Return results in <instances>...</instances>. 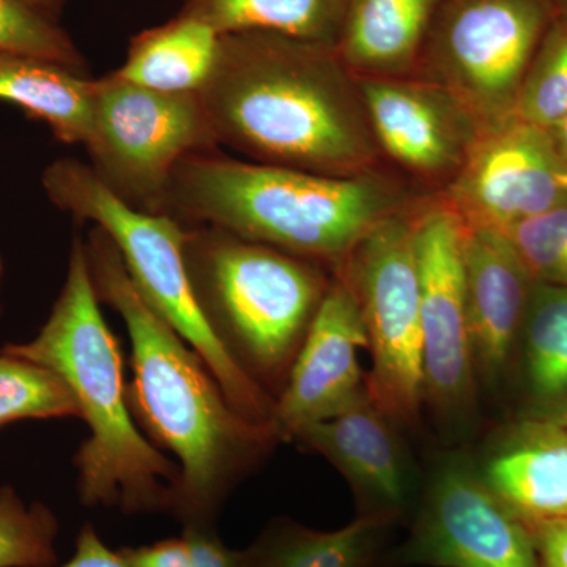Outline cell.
I'll return each mask as SVG.
<instances>
[{
	"label": "cell",
	"instance_id": "26",
	"mask_svg": "<svg viewBox=\"0 0 567 567\" xmlns=\"http://www.w3.org/2000/svg\"><path fill=\"white\" fill-rule=\"evenodd\" d=\"M58 533L50 507L25 505L13 487H0V567H54Z\"/></svg>",
	"mask_w": 567,
	"mask_h": 567
},
{
	"label": "cell",
	"instance_id": "30",
	"mask_svg": "<svg viewBox=\"0 0 567 567\" xmlns=\"http://www.w3.org/2000/svg\"><path fill=\"white\" fill-rule=\"evenodd\" d=\"M118 554L130 567H193L192 547L183 535L151 546L123 547Z\"/></svg>",
	"mask_w": 567,
	"mask_h": 567
},
{
	"label": "cell",
	"instance_id": "27",
	"mask_svg": "<svg viewBox=\"0 0 567 567\" xmlns=\"http://www.w3.org/2000/svg\"><path fill=\"white\" fill-rule=\"evenodd\" d=\"M0 54L47 59L87 73V63L69 33L25 0H0Z\"/></svg>",
	"mask_w": 567,
	"mask_h": 567
},
{
	"label": "cell",
	"instance_id": "17",
	"mask_svg": "<svg viewBox=\"0 0 567 567\" xmlns=\"http://www.w3.org/2000/svg\"><path fill=\"white\" fill-rule=\"evenodd\" d=\"M473 458L484 483L527 527L567 520V424L514 417Z\"/></svg>",
	"mask_w": 567,
	"mask_h": 567
},
{
	"label": "cell",
	"instance_id": "36",
	"mask_svg": "<svg viewBox=\"0 0 567 567\" xmlns=\"http://www.w3.org/2000/svg\"><path fill=\"white\" fill-rule=\"evenodd\" d=\"M558 183L565 192H567V167L561 169V173L558 174Z\"/></svg>",
	"mask_w": 567,
	"mask_h": 567
},
{
	"label": "cell",
	"instance_id": "13",
	"mask_svg": "<svg viewBox=\"0 0 567 567\" xmlns=\"http://www.w3.org/2000/svg\"><path fill=\"white\" fill-rule=\"evenodd\" d=\"M358 80L382 155L442 193L486 126L453 93L423 78Z\"/></svg>",
	"mask_w": 567,
	"mask_h": 567
},
{
	"label": "cell",
	"instance_id": "33",
	"mask_svg": "<svg viewBox=\"0 0 567 567\" xmlns=\"http://www.w3.org/2000/svg\"><path fill=\"white\" fill-rule=\"evenodd\" d=\"M559 162L567 167V115L546 130Z\"/></svg>",
	"mask_w": 567,
	"mask_h": 567
},
{
	"label": "cell",
	"instance_id": "3",
	"mask_svg": "<svg viewBox=\"0 0 567 567\" xmlns=\"http://www.w3.org/2000/svg\"><path fill=\"white\" fill-rule=\"evenodd\" d=\"M385 169L328 177L246 162L221 148L175 167L163 213L185 226H213L333 274L375 227L421 203Z\"/></svg>",
	"mask_w": 567,
	"mask_h": 567
},
{
	"label": "cell",
	"instance_id": "8",
	"mask_svg": "<svg viewBox=\"0 0 567 567\" xmlns=\"http://www.w3.org/2000/svg\"><path fill=\"white\" fill-rule=\"evenodd\" d=\"M551 0H443L415 76L442 85L484 126L514 117Z\"/></svg>",
	"mask_w": 567,
	"mask_h": 567
},
{
	"label": "cell",
	"instance_id": "5",
	"mask_svg": "<svg viewBox=\"0 0 567 567\" xmlns=\"http://www.w3.org/2000/svg\"><path fill=\"white\" fill-rule=\"evenodd\" d=\"M183 256L212 334L276 401L333 274L213 226H186Z\"/></svg>",
	"mask_w": 567,
	"mask_h": 567
},
{
	"label": "cell",
	"instance_id": "32",
	"mask_svg": "<svg viewBox=\"0 0 567 567\" xmlns=\"http://www.w3.org/2000/svg\"><path fill=\"white\" fill-rule=\"evenodd\" d=\"M540 567H567V520L532 525Z\"/></svg>",
	"mask_w": 567,
	"mask_h": 567
},
{
	"label": "cell",
	"instance_id": "31",
	"mask_svg": "<svg viewBox=\"0 0 567 567\" xmlns=\"http://www.w3.org/2000/svg\"><path fill=\"white\" fill-rule=\"evenodd\" d=\"M62 567H130L118 551H112L91 524H85L76 537L73 557Z\"/></svg>",
	"mask_w": 567,
	"mask_h": 567
},
{
	"label": "cell",
	"instance_id": "28",
	"mask_svg": "<svg viewBox=\"0 0 567 567\" xmlns=\"http://www.w3.org/2000/svg\"><path fill=\"white\" fill-rule=\"evenodd\" d=\"M503 234L533 282L567 290V194L554 207Z\"/></svg>",
	"mask_w": 567,
	"mask_h": 567
},
{
	"label": "cell",
	"instance_id": "12",
	"mask_svg": "<svg viewBox=\"0 0 567 567\" xmlns=\"http://www.w3.org/2000/svg\"><path fill=\"white\" fill-rule=\"evenodd\" d=\"M565 169L546 130L509 117L486 126L453 182L435 194L466 227L505 233L557 205Z\"/></svg>",
	"mask_w": 567,
	"mask_h": 567
},
{
	"label": "cell",
	"instance_id": "9",
	"mask_svg": "<svg viewBox=\"0 0 567 567\" xmlns=\"http://www.w3.org/2000/svg\"><path fill=\"white\" fill-rule=\"evenodd\" d=\"M84 147L96 177L147 213H163L171 177L186 156L219 148L197 93L152 91L114 71L99 80Z\"/></svg>",
	"mask_w": 567,
	"mask_h": 567
},
{
	"label": "cell",
	"instance_id": "10",
	"mask_svg": "<svg viewBox=\"0 0 567 567\" xmlns=\"http://www.w3.org/2000/svg\"><path fill=\"white\" fill-rule=\"evenodd\" d=\"M466 226L439 196L416 210L415 238L423 331V410L440 431L464 435L477 417L480 383L466 315Z\"/></svg>",
	"mask_w": 567,
	"mask_h": 567
},
{
	"label": "cell",
	"instance_id": "11",
	"mask_svg": "<svg viewBox=\"0 0 567 567\" xmlns=\"http://www.w3.org/2000/svg\"><path fill=\"white\" fill-rule=\"evenodd\" d=\"M391 559L399 566L540 567L532 529L491 491L464 451L436 458L409 539Z\"/></svg>",
	"mask_w": 567,
	"mask_h": 567
},
{
	"label": "cell",
	"instance_id": "2",
	"mask_svg": "<svg viewBox=\"0 0 567 567\" xmlns=\"http://www.w3.org/2000/svg\"><path fill=\"white\" fill-rule=\"evenodd\" d=\"M197 95L218 147L246 162L328 177L383 169L360 80L330 44L227 33Z\"/></svg>",
	"mask_w": 567,
	"mask_h": 567
},
{
	"label": "cell",
	"instance_id": "23",
	"mask_svg": "<svg viewBox=\"0 0 567 567\" xmlns=\"http://www.w3.org/2000/svg\"><path fill=\"white\" fill-rule=\"evenodd\" d=\"M349 0H185L181 13L219 35L268 32L336 48Z\"/></svg>",
	"mask_w": 567,
	"mask_h": 567
},
{
	"label": "cell",
	"instance_id": "34",
	"mask_svg": "<svg viewBox=\"0 0 567 567\" xmlns=\"http://www.w3.org/2000/svg\"><path fill=\"white\" fill-rule=\"evenodd\" d=\"M25 2L32 6L33 9L39 10L40 13L47 14L51 20L58 21L65 0H25Z\"/></svg>",
	"mask_w": 567,
	"mask_h": 567
},
{
	"label": "cell",
	"instance_id": "7",
	"mask_svg": "<svg viewBox=\"0 0 567 567\" xmlns=\"http://www.w3.org/2000/svg\"><path fill=\"white\" fill-rule=\"evenodd\" d=\"M421 203L375 227L333 271L352 290L363 320L372 360L371 371L365 372L368 393L399 427L410 431H415L423 415V331L415 238Z\"/></svg>",
	"mask_w": 567,
	"mask_h": 567
},
{
	"label": "cell",
	"instance_id": "21",
	"mask_svg": "<svg viewBox=\"0 0 567 567\" xmlns=\"http://www.w3.org/2000/svg\"><path fill=\"white\" fill-rule=\"evenodd\" d=\"M221 35L207 22L178 13L130 41L122 80L166 93H197L210 78Z\"/></svg>",
	"mask_w": 567,
	"mask_h": 567
},
{
	"label": "cell",
	"instance_id": "4",
	"mask_svg": "<svg viewBox=\"0 0 567 567\" xmlns=\"http://www.w3.org/2000/svg\"><path fill=\"white\" fill-rule=\"evenodd\" d=\"M100 305L85 238L76 233L47 323L31 341L2 350L51 369L70 388L89 429L73 458L82 505L118 507L123 514L169 513L181 475L177 462L152 445L134 420L122 349Z\"/></svg>",
	"mask_w": 567,
	"mask_h": 567
},
{
	"label": "cell",
	"instance_id": "35",
	"mask_svg": "<svg viewBox=\"0 0 567 567\" xmlns=\"http://www.w3.org/2000/svg\"><path fill=\"white\" fill-rule=\"evenodd\" d=\"M551 3H554L557 14L567 18V0H551Z\"/></svg>",
	"mask_w": 567,
	"mask_h": 567
},
{
	"label": "cell",
	"instance_id": "18",
	"mask_svg": "<svg viewBox=\"0 0 567 567\" xmlns=\"http://www.w3.org/2000/svg\"><path fill=\"white\" fill-rule=\"evenodd\" d=\"M443 0H349L336 51L358 78L415 76Z\"/></svg>",
	"mask_w": 567,
	"mask_h": 567
},
{
	"label": "cell",
	"instance_id": "24",
	"mask_svg": "<svg viewBox=\"0 0 567 567\" xmlns=\"http://www.w3.org/2000/svg\"><path fill=\"white\" fill-rule=\"evenodd\" d=\"M63 417H80V410L61 377L0 350V429L17 421Z\"/></svg>",
	"mask_w": 567,
	"mask_h": 567
},
{
	"label": "cell",
	"instance_id": "22",
	"mask_svg": "<svg viewBox=\"0 0 567 567\" xmlns=\"http://www.w3.org/2000/svg\"><path fill=\"white\" fill-rule=\"evenodd\" d=\"M394 525L358 516L344 528L317 532L282 518L245 551L251 567H372Z\"/></svg>",
	"mask_w": 567,
	"mask_h": 567
},
{
	"label": "cell",
	"instance_id": "6",
	"mask_svg": "<svg viewBox=\"0 0 567 567\" xmlns=\"http://www.w3.org/2000/svg\"><path fill=\"white\" fill-rule=\"evenodd\" d=\"M41 183L55 207L110 235L142 300L203 358L234 409L252 423L271 424L274 399L224 352L197 308L183 256L185 224L123 203L80 159L51 163Z\"/></svg>",
	"mask_w": 567,
	"mask_h": 567
},
{
	"label": "cell",
	"instance_id": "15",
	"mask_svg": "<svg viewBox=\"0 0 567 567\" xmlns=\"http://www.w3.org/2000/svg\"><path fill=\"white\" fill-rule=\"evenodd\" d=\"M402 431L365 388L338 415L301 429L290 443L320 454L346 477L360 516L398 524L420 499L415 465Z\"/></svg>",
	"mask_w": 567,
	"mask_h": 567
},
{
	"label": "cell",
	"instance_id": "1",
	"mask_svg": "<svg viewBox=\"0 0 567 567\" xmlns=\"http://www.w3.org/2000/svg\"><path fill=\"white\" fill-rule=\"evenodd\" d=\"M85 252L100 303L128 330L134 420L152 445L177 458L169 514L183 527L215 525L229 495L278 445L274 425L234 409L203 358L142 300L110 235L93 226Z\"/></svg>",
	"mask_w": 567,
	"mask_h": 567
},
{
	"label": "cell",
	"instance_id": "25",
	"mask_svg": "<svg viewBox=\"0 0 567 567\" xmlns=\"http://www.w3.org/2000/svg\"><path fill=\"white\" fill-rule=\"evenodd\" d=\"M567 115V18L557 14L537 48L514 117L550 128Z\"/></svg>",
	"mask_w": 567,
	"mask_h": 567
},
{
	"label": "cell",
	"instance_id": "19",
	"mask_svg": "<svg viewBox=\"0 0 567 567\" xmlns=\"http://www.w3.org/2000/svg\"><path fill=\"white\" fill-rule=\"evenodd\" d=\"M516 417L567 424V290L533 282L509 382Z\"/></svg>",
	"mask_w": 567,
	"mask_h": 567
},
{
	"label": "cell",
	"instance_id": "20",
	"mask_svg": "<svg viewBox=\"0 0 567 567\" xmlns=\"http://www.w3.org/2000/svg\"><path fill=\"white\" fill-rule=\"evenodd\" d=\"M99 80L62 63L0 54V102L47 123L55 140L85 145L95 115Z\"/></svg>",
	"mask_w": 567,
	"mask_h": 567
},
{
	"label": "cell",
	"instance_id": "16",
	"mask_svg": "<svg viewBox=\"0 0 567 567\" xmlns=\"http://www.w3.org/2000/svg\"><path fill=\"white\" fill-rule=\"evenodd\" d=\"M462 259L477 383L498 393L509 382L533 281L499 230L466 227Z\"/></svg>",
	"mask_w": 567,
	"mask_h": 567
},
{
	"label": "cell",
	"instance_id": "37",
	"mask_svg": "<svg viewBox=\"0 0 567 567\" xmlns=\"http://www.w3.org/2000/svg\"><path fill=\"white\" fill-rule=\"evenodd\" d=\"M3 260L0 257V315H2Z\"/></svg>",
	"mask_w": 567,
	"mask_h": 567
},
{
	"label": "cell",
	"instance_id": "29",
	"mask_svg": "<svg viewBox=\"0 0 567 567\" xmlns=\"http://www.w3.org/2000/svg\"><path fill=\"white\" fill-rule=\"evenodd\" d=\"M183 536L192 547L193 567H251L245 550L224 546L215 525H188Z\"/></svg>",
	"mask_w": 567,
	"mask_h": 567
},
{
	"label": "cell",
	"instance_id": "14",
	"mask_svg": "<svg viewBox=\"0 0 567 567\" xmlns=\"http://www.w3.org/2000/svg\"><path fill=\"white\" fill-rule=\"evenodd\" d=\"M368 338L352 290L338 274L297 354L286 386L275 401L274 429L279 442H292L308 425L328 420L365 390L360 350Z\"/></svg>",
	"mask_w": 567,
	"mask_h": 567
}]
</instances>
